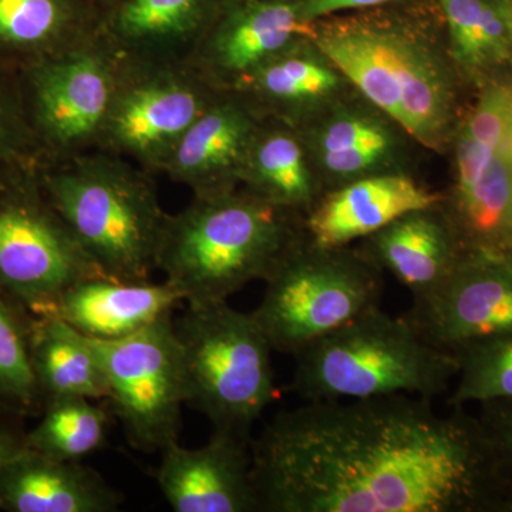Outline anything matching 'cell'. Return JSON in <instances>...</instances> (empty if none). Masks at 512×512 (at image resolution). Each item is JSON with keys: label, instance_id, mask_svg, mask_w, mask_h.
<instances>
[{"label": "cell", "instance_id": "cell-1", "mask_svg": "<svg viewBox=\"0 0 512 512\" xmlns=\"http://www.w3.org/2000/svg\"><path fill=\"white\" fill-rule=\"evenodd\" d=\"M258 512H460L490 484V448L458 413L409 394L305 402L251 441Z\"/></svg>", "mask_w": 512, "mask_h": 512}, {"label": "cell", "instance_id": "cell-2", "mask_svg": "<svg viewBox=\"0 0 512 512\" xmlns=\"http://www.w3.org/2000/svg\"><path fill=\"white\" fill-rule=\"evenodd\" d=\"M311 39L360 96L430 151L457 127L456 67L427 33L394 20L322 19Z\"/></svg>", "mask_w": 512, "mask_h": 512}, {"label": "cell", "instance_id": "cell-3", "mask_svg": "<svg viewBox=\"0 0 512 512\" xmlns=\"http://www.w3.org/2000/svg\"><path fill=\"white\" fill-rule=\"evenodd\" d=\"M303 237L301 217L239 187L168 214L157 269L187 305L228 302L265 282Z\"/></svg>", "mask_w": 512, "mask_h": 512}, {"label": "cell", "instance_id": "cell-4", "mask_svg": "<svg viewBox=\"0 0 512 512\" xmlns=\"http://www.w3.org/2000/svg\"><path fill=\"white\" fill-rule=\"evenodd\" d=\"M40 187L94 265L119 281H151L168 214L154 175L107 151L47 165Z\"/></svg>", "mask_w": 512, "mask_h": 512}, {"label": "cell", "instance_id": "cell-5", "mask_svg": "<svg viewBox=\"0 0 512 512\" xmlns=\"http://www.w3.org/2000/svg\"><path fill=\"white\" fill-rule=\"evenodd\" d=\"M289 390L303 402L409 394L434 402L458 375L457 356L406 318L375 308L293 355Z\"/></svg>", "mask_w": 512, "mask_h": 512}, {"label": "cell", "instance_id": "cell-6", "mask_svg": "<svg viewBox=\"0 0 512 512\" xmlns=\"http://www.w3.org/2000/svg\"><path fill=\"white\" fill-rule=\"evenodd\" d=\"M174 325L188 406L214 431L251 443L256 421L275 397L274 350L254 316L228 302L188 305Z\"/></svg>", "mask_w": 512, "mask_h": 512}, {"label": "cell", "instance_id": "cell-7", "mask_svg": "<svg viewBox=\"0 0 512 512\" xmlns=\"http://www.w3.org/2000/svg\"><path fill=\"white\" fill-rule=\"evenodd\" d=\"M265 284L252 316L274 352L293 356L379 308L383 271L359 249L322 248L303 237Z\"/></svg>", "mask_w": 512, "mask_h": 512}, {"label": "cell", "instance_id": "cell-8", "mask_svg": "<svg viewBox=\"0 0 512 512\" xmlns=\"http://www.w3.org/2000/svg\"><path fill=\"white\" fill-rule=\"evenodd\" d=\"M121 69L123 57L99 32L19 73L30 126L47 165L96 150Z\"/></svg>", "mask_w": 512, "mask_h": 512}, {"label": "cell", "instance_id": "cell-9", "mask_svg": "<svg viewBox=\"0 0 512 512\" xmlns=\"http://www.w3.org/2000/svg\"><path fill=\"white\" fill-rule=\"evenodd\" d=\"M92 342L109 386L107 400L131 447L161 453L177 443L187 384L171 315L127 338Z\"/></svg>", "mask_w": 512, "mask_h": 512}, {"label": "cell", "instance_id": "cell-10", "mask_svg": "<svg viewBox=\"0 0 512 512\" xmlns=\"http://www.w3.org/2000/svg\"><path fill=\"white\" fill-rule=\"evenodd\" d=\"M221 93L188 64L123 59L119 86L96 150L163 174L175 147Z\"/></svg>", "mask_w": 512, "mask_h": 512}, {"label": "cell", "instance_id": "cell-11", "mask_svg": "<svg viewBox=\"0 0 512 512\" xmlns=\"http://www.w3.org/2000/svg\"><path fill=\"white\" fill-rule=\"evenodd\" d=\"M96 276L106 275L47 201L39 177L0 191V292L42 316L70 286Z\"/></svg>", "mask_w": 512, "mask_h": 512}, {"label": "cell", "instance_id": "cell-12", "mask_svg": "<svg viewBox=\"0 0 512 512\" xmlns=\"http://www.w3.org/2000/svg\"><path fill=\"white\" fill-rule=\"evenodd\" d=\"M404 318L424 339L451 353L511 335L512 265L500 249H466L446 281L413 299Z\"/></svg>", "mask_w": 512, "mask_h": 512}, {"label": "cell", "instance_id": "cell-13", "mask_svg": "<svg viewBox=\"0 0 512 512\" xmlns=\"http://www.w3.org/2000/svg\"><path fill=\"white\" fill-rule=\"evenodd\" d=\"M323 190L406 170L409 134L355 92L298 128Z\"/></svg>", "mask_w": 512, "mask_h": 512}, {"label": "cell", "instance_id": "cell-14", "mask_svg": "<svg viewBox=\"0 0 512 512\" xmlns=\"http://www.w3.org/2000/svg\"><path fill=\"white\" fill-rule=\"evenodd\" d=\"M311 33L302 0H227L185 64L218 92H234L258 67Z\"/></svg>", "mask_w": 512, "mask_h": 512}, {"label": "cell", "instance_id": "cell-15", "mask_svg": "<svg viewBox=\"0 0 512 512\" xmlns=\"http://www.w3.org/2000/svg\"><path fill=\"white\" fill-rule=\"evenodd\" d=\"M161 456L157 484L175 512H258L251 443L214 431L205 446L177 441Z\"/></svg>", "mask_w": 512, "mask_h": 512}, {"label": "cell", "instance_id": "cell-16", "mask_svg": "<svg viewBox=\"0 0 512 512\" xmlns=\"http://www.w3.org/2000/svg\"><path fill=\"white\" fill-rule=\"evenodd\" d=\"M264 119L244 97L221 93L181 138L163 174L190 188L194 197L237 190L249 148Z\"/></svg>", "mask_w": 512, "mask_h": 512}, {"label": "cell", "instance_id": "cell-17", "mask_svg": "<svg viewBox=\"0 0 512 512\" xmlns=\"http://www.w3.org/2000/svg\"><path fill=\"white\" fill-rule=\"evenodd\" d=\"M443 201V195L421 185L409 171L372 175L326 191L303 217V234L318 247H348L407 212Z\"/></svg>", "mask_w": 512, "mask_h": 512}, {"label": "cell", "instance_id": "cell-18", "mask_svg": "<svg viewBox=\"0 0 512 512\" xmlns=\"http://www.w3.org/2000/svg\"><path fill=\"white\" fill-rule=\"evenodd\" d=\"M227 0H117L99 32L123 59L185 64Z\"/></svg>", "mask_w": 512, "mask_h": 512}, {"label": "cell", "instance_id": "cell-19", "mask_svg": "<svg viewBox=\"0 0 512 512\" xmlns=\"http://www.w3.org/2000/svg\"><path fill=\"white\" fill-rule=\"evenodd\" d=\"M355 92L308 36L262 64L231 93L247 99L262 116L299 128Z\"/></svg>", "mask_w": 512, "mask_h": 512}, {"label": "cell", "instance_id": "cell-20", "mask_svg": "<svg viewBox=\"0 0 512 512\" xmlns=\"http://www.w3.org/2000/svg\"><path fill=\"white\" fill-rule=\"evenodd\" d=\"M443 205L407 212L362 239L359 251L423 298L450 276L464 249Z\"/></svg>", "mask_w": 512, "mask_h": 512}, {"label": "cell", "instance_id": "cell-21", "mask_svg": "<svg viewBox=\"0 0 512 512\" xmlns=\"http://www.w3.org/2000/svg\"><path fill=\"white\" fill-rule=\"evenodd\" d=\"M181 302L183 295L165 281L154 284L96 276L70 286L46 315L64 320L89 338L117 340L170 316Z\"/></svg>", "mask_w": 512, "mask_h": 512}, {"label": "cell", "instance_id": "cell-22", "mask_svg": "<svg viewBox=\"0 0 512 512\" xmlns=\"http://www.w3.org/2000/svg\"><path fill=\"white\" fill-rule=\"evenodd\" d=\"M121 494L93 468L23 448L0 466V511L113 512Z\"/></svg>", "mask_w": 512, "mask_h": 512}, {"label": "cell", "instance_id": "cell-23", "mask_svg": "<svg viewBox=\"0 0 512 512\" xmlns=\"http://www.w3.org/2000/svg\"><path fill=\"white\" fill-rule=\"evenodd\" d=\"M92 0H0V67L20 73L99 33Z\"/></svg>", "mask_w": 512, "mask_h": 512}, {"label": "cell", "instance_id": "cell-24", "mask_svg": "<svg viewBox=\"0 0 512 512\" xmlns=\"http://www.w3.org/2000/svg\"><path fill=\"white\" fill-rule=\"evenodd\" d=\"M239 187L302 220L325 194L298 128L269 117L256 131Z\"/></svg>", "mask_w": 512, "mask_h": 512}, {"label": "cell", "instance_id": "cell-25", "mask_svg": "<svg viewBox=\"0 0 512 512\" xmlns=\"http://www.w3.org/2000/svg\"><path fill=\"white\" fill-rule=\"evenodd\" d=\"M30 359L43 407L63 397L109 399V386L92 339L64 320L33 315Z\"/></svg>", "mask_w": 512, "mask_h": 512}, {"label": "cell", "instance_id": "cell-26", "mask_svg": "<svg viewBox=\"0 0 512 512\" xmlns=\"http://www.w3.org/2000/svg\"><path fill=\"white\" fill-rule=\"evenodd\" d=\"M447 29V50L458 73L488 80L512 63L510 33L495 0H437Z\"/></svg>", "mask_w": 512, "mask_h": 512}, {"label": "cell", "instance_id": "cell-27", "mask_svg": "<svg viewBox=\"0 0 512 512\" xmlns=\"http://www.w3.org/2000/svg\"><path fill=\"white\" fill-rule=\"evenodd\" d=\"M42 420L25 433L29 450L63 461H80L103 446L109 417L103 407L86 397L50 400Z\"/></svg>", "mask_w": 512, "mask_h": 512}, {"label": "cell", "instance_id": "cell-28", "mask_svg": "<svg viewBox=\"0 0 512 512\" xmlns=\"http://www.w3.org/2000/svg\"><path fill=\"white\" fill-rule=\"evenodd\" d=\"M33 315L0 292V413L30 416L43 402L30 359Z\"/></svg>", "mask_w": 512, "mask_h": 512}, {"label": "cell", "instance_id": "cell-29", "mask_svg": "<svg viewBox=\"0 0 512 512\" xmlns=\"http://www.w3.org/2000/svg\"><path fill=\"white\" fill-rule=\"evenodd\" d=\"M47 158L26 111L19 73L0 67V191L36 178Z\"/></svg>", "mask_w": 512, "mask_h": 512}, {"label": "cell", "instance_id": "cell-30", "mask_svg": "<svg viewBox=\"0 0 512 512\" xmlns=\"http://www.w3.org/2000/svg\"><path fill=\"white\" fill-rule=\"evenodd\" d=\"M460 380L448 404L461 407L512 400V333L456 350Z\"/></svg>", "mask_w": 512, "mask_h": 512}, {"label": "cell", "instance_id": "cell-31", "mask_svg": "<svg viewBox=\"0 0 512 512\" xmlns=\"http://www.w3.org/2000/svg\"><path fill=\"white\" fill-rule=\"evenodd\" d=\"M512 168V82L487 80L466 117L457 123L453 140Z\"/></svg>", "mask_w": 512, "mask_h": 512}, {"label": "cell", "instance_id": "cell-32", "mask_svg": "<svg viewBox=\"0 0 512 512\" xmlns=\"http://www.w3.org/2000/svg\"><path fill=\"white\" fill-rule=\"evenodd\" d=\"M394 2L399 0H302V16L305 22L313 23L338 13L380 8Z\"/></svg>", "mask_w": 512, "mask_h": 512}, {"label": "cell", "instance_id": "cell-33", "mask_svg": "<svg viewBox=\"0 0 512 512\" xmlns=\"http://www.w3.org/2000/svg\"><path fill=\"white\" fill-rule=\"evenodd\" d=\"M507 402L511 404L510 409L498 414L500 417L497 421V451L503 456L512 474V400Z\"/></svg>", "mask_w": 512, "mask_h": 512}, {"label": "cell", "instance_id": "cell-34", "mask_svg": "<svg viewBox=\"0 0 512 512\" xmlns=\"http://www.w3.org/2000/svg\"><path fill=\"white\" fill-rule=\"evenodd\" d=\"M25 434L0 426V466L25 448Z\"/></svg>", "mask_w": 512, "mask_h": 512}, {"label": "cell", "instance_id": "cell-35", "mask_svg": "<svg viewBox=\"0 0 512 512\" xmlns=\"http://www.w3.org/2000/svg\"><path fill=\"white\" fill-rule=\"evenodd\" d=\"M498 9H500L501 15L507 25L508 33H510L511 46H512V0H495Z\"/></svg>", "mask_w": 512, "mask_h": 512}, {"label": "cell", "instance_id": "cell-36", "mask_svg": "<svg viewBox=\"0 0 512 512\" xmlns=\"http://www.w3.org/2000/svg\"><path fill=\"white\" fill-rule=\"evenodd\" d=\"M92 2L94 3V6L100 10L101 15V13H104L107 9H110L111 6L117 2V0H92Z\"/></svg>", "mask_w": 512, "mask_h": 512}, {"label": "cell", "instance_id": "cell-37", "mask_svg": "<svg viewBox=\"0 0 512 512\" xmlns=\"http://www.w3.org/2000/svg\"><path fill=\"white\" fill-rule=\"evenodd\" d=\"M500 251L503 252L507 261L512 265V241L510 242V245H505V247L501 248Z\"/></svg>", "mask_w": 512, "mask_h": 512}]
</instances>
